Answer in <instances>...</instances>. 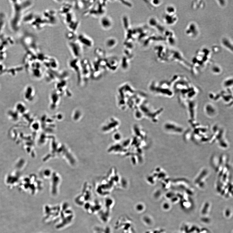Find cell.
Returning a JSON list of instances; mask_svg holds the SVG:
<instances>
[{
  "label": "cell",
  "instance_id": "obj_1",
  "mask_svg": "<svg viewBox=\"0 0 233 233\" xmlns=\"http://www.w3.org/2000/svg\"><path fill=\"white\" fill-rule=\"evenodd\" d=\"M68 46L72 55L74 58L79 59L83 53V46L77 40L70 41Z\"/></svg>",
  "mask_w": 233,
  "mask_h": 233
},
{
  "label": "cell",
  "instance_id": "obj_5",
  "mask_svg": "<svg viewBox=\"0 0 233 233\" xmlns=\"http://www.w3.org/2000/svg\"><path fill=\"white\" fill-rule=\"evenodd\" d=\"M222 43L223 46L226 49H228L230 51L232 52V44L231 43V40L227 38H224L222 40Z\"/></svg>",
  "mask_w": 233,
  "mask_h": 233
},
{
  "label": "cell",
  "instance_id": "obj_7",
  "mask_svg": "<svg viewBox=\"0 0 233 233\" xmlns=\"http://www.w3.org/2000/svg\"><path fill=\"white\" fill-rule=\"evenodd\" d=\"M217 2H218L219 5H220V6L223 7V6H225V5H226V1H224L223 3H222L219 1H217Z\"/></svg>",
  "mask_w": 233,
  "mask_h": 233
},
{
  "label": "cell",
  "instance_id": "obj_2",
  "mask_svg": "<svg viewBox=\"0 0 233 233\" xmlns=\"http://www.w3.org/2000/svg\"><path fill=\"white\" fill-rule=\"evenodd\" d=\"M185 32L188 37L191 38H196L199 34L198 25L194 22H191L186 26Z\"/></svg>",
  "mask_w": 233,
  "mask_h": 233
},
{
  "label": "cell",
  "instance_id": "obj_3",
  "mask_svg": "<svg viewBox=\"0 0 233 233\" xmlns=\"http://www.w3.org/2000/svg\"><path fill=\"white\" fill-rule=\"evenodd\" d=\"M77 40L83 46L91 48L94 45L93 40L89 36L84 34H80L78 36Z\"/></svg>",
  "mask_w": 233,
  "mask_h": 233
},
{
  "label": "cell",
  "instance_id": "obj_6",
  "mask_svg": "<svg viewBox=\"0 0 233 233\" xmlns=\"http://www.w3.org/2000/svg\"><path fill=\"white\" fill-rule=\"evenodd\" d=\"M166 11L167 14L173 15L176 14V10L174 6L170 5L167 7Z\"/></svg>",
  "mask_w": 233,
  "mask_h": 233
},
{
  "label": "cell",
  "instance_id": "obj_4",
  "mask_svg": "<svg viewBox=\"0 0 233 233\" xmlns=\"http://www.w3.org/2000/svg\"><path fill=\"white\" fill-rule=\"evenodd\" d=\"M164 19L167 25H174L178 21V17L176 14L173 15L167 14Z\"/></svg>",
  "mask_w": 233,
  "mask_h": 233
}]
</instances>
